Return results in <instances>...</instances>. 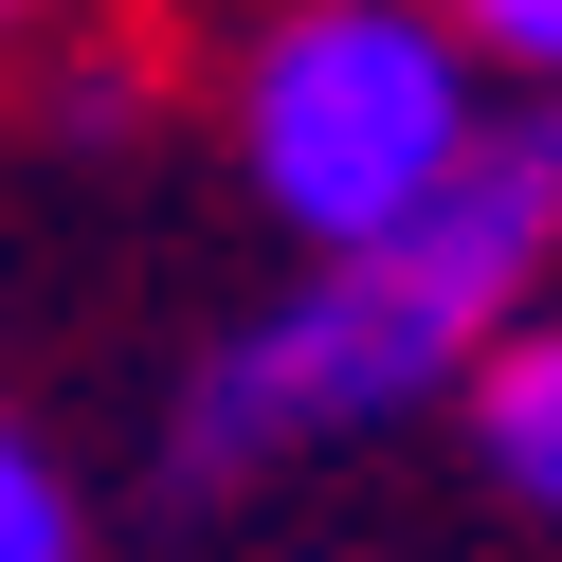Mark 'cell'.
<instances>
[{"mask_svg": "<svg viewBox=\"0 0 562 562\" xmlns=\"http://www.w3.org/2000/svg\"><path fill=\"white\" fill-rule=\"evenodd\" d=\"M453 400H472V453H490V472H508L526 508H562V308H526Z\"/></svg>", "mask_w": 562, "mask_h": 562, "instance_id": "3957f363", "label": "cell"}, {"mask_svg": "<svg viewBox=\"0 0 562 562\" xmlns=\"http://www.w3.org/2000/svg\"><path fill=\"white\" fill-rule=\"evenodd\" d=\"M544 255H562V110H490L472 164H453L381 255L291 272V291L200 363L182 472H272V453H327V436H381V417L453 400V381L544 308Z\"/></svg>", "mask_w": 562, "mask_h": 562, "instance_id": "6da1fadb", "label": "cell"}, {"mask_svg": "<svg viewBox=\"0 0 562 562\" xmlns=\"http://www.w3.org/2000/svg\"><path fill=\"white\" fill-rule=\"evenodd\" d=\"M0 562H91V526H74V472L19 436V400H0Z\"/></svg>", "mask_w": 562, "mask_h": 562, "instance_id": "277c9868", "label": "cell"}, {"mask_svg": "<svg viewBox=\"0 0 562 562\" xmlns=\"http://www.w3.org/2000/svg\"><path fill=\"white\" fill-rule=\"evenodd\" d=\"M472 127H490V91H472V55H453V19H400V0H308V19H272V37L236 55V164H255V200L308 236V272L381 255V236L472 164Z\"/></svg>", "mask_w": 562, "mask_h": 562, "instance_id": "7a4b0ae2", "label": "cell"}, {"mask_svg": "<svg viewBox=\"0 0 562 562\" xmlns=\"http://www.w3.org/2000/svg\"><path fill=\"white\" fill-rule=\"evenodd\" d=\"M453 55H472V91L508 74V91H544V110H562V0H472Z\"/></svg>", "mask_w": 562, "mask_h": 562, "instance_id": "5b68a950", "label": "cell"}]
</instances>
